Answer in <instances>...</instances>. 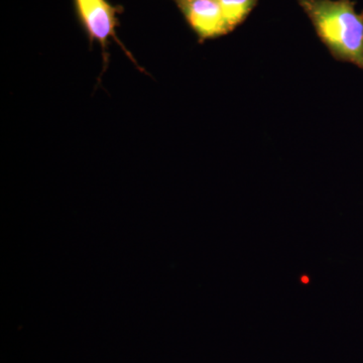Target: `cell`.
Instances as JSON below:
<instances>
[{
	"instance_id": "6da1fadb",
	"label": "cell",
	"mask_w": 363,
	"mask_h": 363,
	"mask_svg": "<svg viewBox=\"0 0 363 363\" xmlns=\"http://www.w3.org/2000/svg\"><path fill=\"white\" fill-rule=\"evenodd\" d=\"M320 40L336 60L363 71V13L350 0H301Z\"/></svg>"
},
{
	"instance_id": "7a4b0ae2",
	"label": "cell",
	"mask_w": 363,
	"mask_h": 363,
	"mask_svg": "<svg viewBox=\"0 0 363 363\" xmlns=\"http://www.w3.org/2000/svg\"><path fill=\"white\" fill-rule=\"evenodd\" d=\"M186 18L201 39H212L228 33L217 0H183Z\"/></svg>"
},
{
	"instance_id": "3957f363",
	"label": "cell",
	"mask_w": 363,
	"mask_h": 363,
	"mask_svg": "<svg viewBox=\"0 0 363 363\" xmlns=\"http://www.w3.org/2000/svg\"><path fill=\"white\" fill-rule=\"evenodd\" d=\"M76 7L92 40L102 45L111 39L116 28V11L106 0H75Z\"/></svg>"
},
{
	"instance_id": "277c9868",
	"label": "cell",
	"mask_w": 363,
	"mask_h": 363,
	"mask_svg": "<svg viewBox=\"0 0 363 363\" xmlns=\"http://www.w3.org/2000/svg\"><path fill=\"white\" fill-rule=\"evenodd\" d=\"M229 32L247 18L255 0H217Z\"/></svg>"
}]
</instances>
